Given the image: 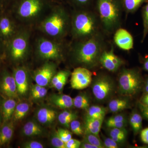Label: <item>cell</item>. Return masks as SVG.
Masks as SVG:
<instances>
[{"mask_svg":"<svg viewBox=\"0 0 148 148\" xmlns=\"http://www.w3.org/2000/svg\"><path fill=\"white\" fill-rule=\"evenodd\" d=\"M105 40L101 32L86 39L73 41L69 47L72 61L78 67L89 70L95 68L100 64L101 54L106 50Z\"/></svg>","mask_w":148,"mask_h":148,"instance_id":"6da1fadb","label":"cell"},{"mask_svg":"<svg viewBox=\"0 0 148 148\" xmlns=\"http://www.w3.org/2000/svg\"><path fill=\"white\" fill-rule=\"evenodd\" d=\"M9 11L20 26L36 28L53 7V0H15Z\"/></svg>","mask_w":148,"mask_h":148,"instance_id":"7a4b0ae2","label":"cell"},{"mask_svg":"<svg viewBox=\"0 0 148 148\" xmlns=\"http://www.w3.org/2000/svg\"><path fill=\"white\" fill-rule=\"evenodd\" d=\"M71 13L61 5H54L36 29L53 39L64 40L70 34Z\"/></svg>","mask_w":148,"mask_h":148,"instance_id":"3957f363","label":"cell"},{"mask_svg":"<svg viewBox=\"0 0 148 148\" xmlns=\"http://www.w3.org/2000/svg\"><path fill=\"white\" fill-rule=\"evenodd\" d=\"M101 32V24L95 10L74 9L71 13L70 34L73 41L86 39Z\"/></svg>","mask_w":148,"mask_h":148,"instance_id":"277c9868","label":"cell"},{"mask_svg":"<svg viewBox=\"0 0 148 148\" xmlns=\"http://www.w3.org/2000/svg\"><path fill=\"white\" fill-rule=\"evenodd\" d=\"M93 6L104 34H114L121 28L124 12L122 0H95Z\"/></svg>","mask_w":148,"mask_h":148,"instance_id":"5b68a950","label":"cell"},{"mask_svg":"<svg viewBox=\"0 0 148 148\" xmlns=\"http://www.w3.org/2000/svg\"><path fill=\"white\" fill-rule=\"evenodd\" d=\"M33 28L21 26L16 34L5 44V57L14 64L23 62L32 48Z\"/></svg>","mask_w":148,"mask_h":148,"instance_id":"8992f818","label":"cell"},{"mask_svg":"<svg viewBox=\"0 0 148 148\" xmlns=\"http://www.w3.org/2000/svg\"><path fill=\"white\" fill-rule=\"evenodd\" d=\"M69 47L64 40L53 39L43 34L36 39L34 46L38 58L53 62L62 61Z\"/></svg>","mask_w":148,"mask_h":148,"instance_id":"52a82bcc","label":"cell"},{"mask_svg":"<svg viewBox=\"0 0 148 148\" xmlns=\"http://www.w3.org/2000/svg\"><path fill=\"white\" fill-rule=\"evenodd\" d=\"M118 84L121 95L129 97L136 95L144 84L140 70L136 68L122 69L119 75Z\"/></svg>","mask_w":148,"mask_h":148,"instance_id":"ba28073f","label":"cell"},{"mask_svg":"<svg viewBox=\"0 0 148 148\" xmlns=\"http://www.w3.org/2000/svg\"><path fill=\"white\" fill-rule=\"evenodd\" d=\"M115 85L113 80L109 76H98L93 82L92 90L95 99L98 101H106L113 93Z\"/></svg>","mask_w":148,"mask_h":148,"instance_id":"9c48e42d","label":"cell"},{"mask_svg":"<svg viewBox=\"0 0 148 148\" xmlns=\"http://www.w3.org/2000/svg\"><path fill=\"white\" fill-rule=\"evenodd\" d=\"M21 26L9 11L3 10L0 16V38L5 45L16 34Z\"/></svg>","mask_w":148,"mask_h":148,"instance_id":"30bf717a","label":"cell"},{"mask_svg":"<svg viewBox=\"0 0 148 148\" xmlns=\"http://www.w3.org/2000/svg\"><path fill=\"white\" fill-rule=\"evenodd\" d=\"M0 94L5 98H18L13 73L6 69H3L0 73Z\"/></svg>","mask_w":148,"mask_h":148,"instance_id":"8fae6325","label":"cell"},{"mask_svg":"<svg viewBox=\"0 0 148 148\" xmlns=\"http://www.w3.org/2000/svg\"><path fill=\"white\" fill-rule=\"evenodd\" d=\"M57 66L55 62L45 61L42 66L34 72L33 78L36 84L45 87L50 83L57 73Z\"/></svg>","mask_w":148,"mask_h":148,"instance_id":"7c38bea8","label":"cell"},{"mask_svg":"<svg viewBox=\"0 0 148 148\" xmlns=\"http://www.w3.org/2000/svg\"><path fill=\"white\" fill-rule=\"evenodd\" d=\"M92 73L89 69L83 67H77L71 73V86L77 90L86 88L92 82Z\"/></svg>","mask_w":148,"mask_h":148,"instance_id":"4fadbf2b","label":"cell"},{"mask_svg":"<svg viewBox=\"0 0 148 148\" xmlns=\"http://www.w3.org/2000/svg\"><path fill=\"white\" fill-rule=\"evenodd\" d=\"M114 50L112 45L110 50H104L99 61L100 64L105 69L113 73L116 72L124 64V61L115 54Z\"/></svg>","mask_w":148,"mask_h":148,"instance_id":"5bb4252c","label":"cell"},{"mask_svg":"<svg viewBox=\"0 0 148 148\" xmlns=\"http://www.w3.org/2000/svg\"><path fill=\"white\" fill-rule=\"evenodd\" d=\"M13 73L17 87L18 95H25L29 87V73L24 66H18L14 68Z\"/></svg>","mask_w":148,"mask_h":148,"instance_id":"9a60e30c","label":"cell"},{"mask_svg":"<svg viewBox=\"0 0 148 148\" xmlns=\"http://www.w3.org/2000/svg\"><path fill=\"white\" fill-rule=\"evenodd\" d=\"M114 34V42L119 48L125 51H129L133 49V37L127 30L120 28Z\"/></svg>","mask_w":148,"mask_h":148,"instance_id":"2e32d148","label":"cell"},{"mask_svg":"<svg viewBox=\"0 0 148 148\" xmlns=\"http://www.w3.org/2000/svg\"><path fill=\"white\" fill-rule=\"evenodd\" d=\"M16 105V99L14 98H4L3 99L0 107L3 123L11 120Z\"/></svg>","mask_w":148,"mask_h":148,"instance_id":"e0dca14e","label":"cell"},{"mask_svg":"<svg viewBox=\"0 0 148 148\" xmlns=\"http://www.w3.org/2000/svg\"><path fill=\"white\" fill-rule=\"evenodd\" d=\"M57 116V112L53 109L44 107L37 111L36 118L38 121L44 125L52 124Z\"/></svg>","mask_w":148,"mask_h":148,"instance_id":"ac0fdd59","label":"cell"},{"mask_svg":"<svg viewBox=\"0 0 148 148\" xmlns=\"http://www.w3.org/2000/svg\"><path fill=\"white\" fill-rule=\"evenodd\" d=\"M14 132V122L12 120L3 123L0 127V147L10 143Z\"/></svg>","mask_w":148,"mask_h":148,"instance_id":"d6986e66","label":"cell"},{"mask_svg":"<svg viewBox=\"0 0 148 148\" xmlns=\"http://www.w3.org/2000/svg\"><path fill=\"white\" fill-rule=\"evenodd\" d=\"M49 101L52 104L59 108L69 109L73 106V99L69 95L53 94L50 96Z\"/></svg>","mask_w":148,"mask_h":148,"instance_id":"ffe728a7","label":"cell"},{"mask_svg":"<svg viewBox=\"0 0 148 148\" xmlns=\"http://www.w3.org/2000/svg\"><path fill=\"white\" fill-rule=\"evenodd\" d=\"M104 119L85 117L84 132H90L99 136Z\"/></svg>","mask_w":148,"mask_h":148,"instance_id":"44dd1931","label":"cell"},{"mask_svg":"<svg viewBox=\"0 0 148 148\" xmlns=\"http://www.w3.org/2000/svg\"><path fill=\"white\" fill-rule=\"evenodd\" d=\"M22 133L27 137L40 136L44 133V130L38 123L34 121H29L24 125Z\"/></svg>","mask_w":148,"mask_h":148,"instance_id":"7402d4cb","label":"cell"},{"mask_svg":"<svg viewBox=\"0 0 148 148\" xmlns=\"http://www.w3.org/2000/svg\"><path fill=\"white\" fill-rule=\"evenodd\" d=\"M130 103L127 99L117 98L110 101L108 104L109 110L113 113L119 112L125 109L129 108Z\"/></svg>","mask_w":148,"mask_h":148,"instance_id":"603a6c76","label":"cell"},{"mask_svg":"<svg viewBox=\"0 0 148 148\" xmlns=\"http://www.w3.org/2000/svg\"><path fill=\"white\" fill-rule=\"evenodd\" d=\"M124 12L127 14L135 13L148 0H122Z\"/></svg>","mask_w":148,"mask_h":148,"instance_id":"cb8c5ba5","label":"cell"},{"mask_svg":"<svg viewBox=\"0 0 148 148\" xmlns=\"http://www.w3.org/2000/svg\"><path fill=\"white\" fill-rule=\"evenodd\" d=\"M30 110L28 103L22 102L17 104L11 120L14 123L19 121L27 115Z\"/></svg>","mask_w":148,"mask_h":148,"instance_id":"d4e9b609","label":"cell"},{"mask_svg":"<svg viewBox=\"0 0 148 148\" xmlns=\"http://www.w3.org/2000/svg\"><path fill=\"white\" fill-rule=\"evenodd\" d=\"M109 135L118 144H121L125 142L127 138V132L125 127L124 128H110Z\"/></svg>","mask_w":148,"mask_h":148,"instance_id":"484cf974","label":"cell"},{"mask_svg":"<svg viewBox=\"0 0 148 148\" xmlns=\"http://www.w3.org/2000/svg\"><path fill=\"white\" fill-rule=\"evenodd\" d=\"M107 112V109L103 106H91L86 110V114L85 117L93 119H104Z\"/></svg>","mask_w":148,"mask_h":148,"instance_id":"4316f807","label":"cell"},{"mask_svg":"<svg viewBox=\"0 0 148 148\" xmlns=\"http://www.w3.org/2000/svg\"><path fill=\"white\" fill-rule=\"evenodd\" d=\"M129 123L135 135L141 131L143 126V117L140 114L134 111L130 117Z\"/></svg>","mask_w":148,"mask_h":148,"instance_id":"83f0119b","label":"cell"},{"mask_svg":"<svg viewBox=\"0 0 148 148\" xmlns=\"http://www.w3.org/2000/svg\"><path fill=\"white\" fill-rule=\"evenodd\" d=\"M73 106L78 109L86 110L90 107V100L86 93H82L73 99Z\"/></svg>","mask_w":148,"mask_h":148,"instance_id":"f1b7e54d","label":"cell"},{"mask_svg":"<svg viewBox=\"0 0 148 148\" xmlns=\"http://www.w3.org/2000/svg\"><path fill=\"white\" fill-rule=\"evenodd\" d=\"M83 141L95 146L98 148H105L103 143L99 136L90 132H84Z\"/></svg>","mask_w":148,"mask_h":148,"instance_id":"f546056e","label":"cell"},{"mask_svg":"<svg viewBox=\"0 0 148 148\" xmlns=\"http://www.w3.org/2000/svg\"><path fill=\"white\" fill-rule=\"evenodd\" d=\"M74 9L90 8L93 5L95 0H67Z\"/></svg>","mask_w":148,"mask_h":148,"instance_id":"4dcf8cb0","label":"cell"},{"mask_svg":"<svg viewBox=\"0 0 148 148\" xmlns=\"http://www.w3.org/2000/svg\"><path fill=\"white\" fill-rule=\"evenodd\" d=\"M142 18H143V31L141 42H143L148 34V2L142 8Z\"/></svg>","mask_w":148,"mask_h":148,"instance_id":"1f68e13d","label":"cell"},{"mask_svg":"<svg viewBox=\"0 0 148 148\" xmlns=\"http://www.w3.org/2000/svg\"><path fill=\"white\" fill-rule=\"evenodd\" d=\"M70 127L72 132L77 135L80 136L84 133V128L82 127L81 123L77 119L71 122Z\"/></svg>","mask_w":148,"mask_h":148,"instance_id":"d6a6232c","label":"cell"},{"mask_svg":"<svg viewBox=\"0 0 148 148\" xmlns=\"http://www.w3.org/2000/svg\"><path fill=\"white\" fill-rule=\"evenodd\" d=\"M56 131L58 137L64 143H66L72 138V132L68 130L58 128Z\"/></svg>","mask_w":148,"mask_h":148,"instance_id":"836d02e7","label":"cell"},{"mask_svg":"<svg viewBox=\"0 0 148 148\" xmlns=\"http://www.w3.org/2000/svg\"><path fill=\"white\" fill-rule=\"evenodd\" d=\"M51 143L54 148H66V143H64L58 137L56 131L53 133L51 138Z\"/></svg>","mask_w":148,"mask_h":148,"instance_id":"e575fe53","label":"cell"},{"mask_svg":"<svg viewBox=\"0 0 148 148\" xmlns=\"http://www.w3.org/2000/svg\"><path fill=\"white\" fill-rule=\"evenodd\" d=\"M122 121H127L126 117L124 115L122 114H119L116 115L109 118L106 121V125H108L109 124L114 123L120 122Z\"/></svg>","mask_w":148,"mask_h":148,"instance_id":"d590c367","label":"cell"},{"mask_svg":"<svg viewBox=\"0 0 148 148\" xmlns=\"http://www.w3.org/2000/svg\"><path fill=\"white\" fill-rule=\"evenodd\" d=\"M22 147L24 148H43V144L36 141H29L25 142L23 144Z\"/></svg>","mask_w":148,"mask_h":148,"instance_id":"8d00e7d4","label":"cell"},{"mask_svg":"<svg viewBox=\"0 0 148 148\" xmlns=\"http://www.w3.org/2000/svg\"><path fill=\"white\" fill-rule=\"evenodd\" d=\"M103 143L105 148H117L118 147V143L115 142L110 138H104Z\"/></svg>","mask_w":148,"mask_h":148,"instance_id":"74e56055","label":"cell"},{"mask_svg":"<svg viewBox=\"0 0 148 148\" xmlns=\"http://www.w3.org/2000/svg\"><path fill=\"white\" fill-rule=\"evenodd\" d=\"M81 142L76 139L71 138L66 143V148H79L80 147Z\"/></svg>","mask_w":148,"mask_h":148,"instance_id":"f35d334b","label":"cell"},{"mask_svg":"<svg viewBox=\"0 0 148 148\" xmlns=\"http://www.w3.org/2000/svg\"><path fill=\"white\" fill-rule=\"evenodd\" d=\"M58 119L59 123L63 126H65L67 128L70 127V123H71V122L73 121L71 120L66 118L61 113L58 115Z\"/></svg>","mask_w":148,"mask_h":148,"instance_id":"ab89813d","label":"cell"},{"mask_svg":"<svg viewBox=\"0 0 148 148\" xmlns=\"http://www.w3.org/2000/svg\"><path fill=\"white\" fill-rule=\"evenodd\" d=\"M47 89L45 87H42L38 92L32 96V97L35 99H41L46 96L47 94Z\"/></svg>","mask_w":148,"mask_h":148,"instance_id":"60d3db41","label":"cell"},{"mask_svg":"<svg viewBox=\"0 0 148 148\" xmlns=\"http://www.w3.org/2000/svg\"><path fill=\"white\" fill-rule=\"evenodd\" d=\"M61 113L63 114V115L66 118L71 120V121L77 119L78 118L77 114L76 113L74 112H73L64 111V112H62Z\"/></svg>","mask_w":148,"mask_h":148,"instance_id":"b9f144b4","label":"cell"},{"mask_svg":"<svg viewBox=\"0 0 148 148\" xmlns=\"http://www.w3.org/2000/svg\"><path fill=\"white\" fill-rule=\"evenodd\" d=\"M139 108L143 116L148 121V106H145L140 102L139 103Z\"/></svg>","mask_w":148,"mask_h":148,"instance_id":"7bdbcfd3","label":"cell"},{"mask_svg":"<svg viewBox=\"0 0 148 148\" xmlns=\"http://www.w3.org/2000/svg\"><path fill=\"white\" fill-rule=\"evenodd\" d=\"M140 138L143 143L148 145V127L140 131Z\"/></svg>","mask_w":148,"mask_h":148,"instance_id":"ee69618b","label":"cell"},{"mask_svg":"<svg viewBox=\"0 0 148 148\" xmlns=\"http://www.w3.org/2000/svg\"><path fill=\"white\" fill-rule=\"evenodd\" d=\"M127 125V121H122L120 122L114 123L106 125L110 128H124Z\"/></svg>","mask_w":148,"mask_h":148,"instance_id":"f6af8a7d","label":"cell"},{"mask_svg":"<svg viewBox=\"0 0 148 148\" xmlns=\"http://www.w3.org/2000/svg\"><path fill=\"white\" fill-rule=\"evenodd\" d=\"M42 87L43 86H41L39 85L36 84L32 85V88H31V90L32 96H33V95H34V94H36V93H37V92H38V91L41 89L42 88Z\"/></svg>","mask_w":148,"mask_h":148,"instance_id":"bcb514c9","label":"cell"},{"mask_svg":"<svg viewBox=\"0 0 148 148\" xmlns=\"http://www.w3.org/2000/svg\"><path fill=\"white\" fill-rule=\"evenodd\" d=\"M5 45L2 40L0 38V59L5 57Z\"/></svg>","mask_w":148,"mask_h":148,"instance_id":"7dc6e473","label":"cell"},{"mask_svg":"<svg viewBox=\"0 0 148 148\" xmlns=\"http://www.w3.org/2000/svg\"><path fill=\"white\" fill-rule=\"evenodd\" d=\"M80 148H98L95 146L91 145L90 143H86V142H83L81 143Z\"/></svg>","mask_w":148,"mask_h":148,"instance_id":"c3c4849f","label":"cell"},{"mask_svg":"<svg viewBox=\"0 0 148 148\" xmlns=\"http://www.w3.org/2000/svg\"><path fill=\"white\" fill-rule=\"evenodd\" d=\"M141 103L145 106H148V93H145L141 99Z\"/></svg>","mask_w":148,"mask_h":148,"instance_id":"681fc988","label":"cell"},{"mask_svg":"<svg viewBox=\"0 0 148 148\" xmlns=\"http://www.w3.org/2000/svg\"><path fill=\"white\" fill-rule=\"evenodd\" d=\"M143 69L148 72V56L143 59Z\"/></svg>","mask_w":148,"mask_h":148,"instance_id":"f907efd6","label":"cell"},{"mask_svg":"<svg viewBox=\"0 0 148 148\" xmlns=\"http://www.w3.org/2000/svg\"><path fill=\"white\" fill-rule=\"evenodd\" d=\"M14 1H15V0H3L4 8V5H5V4L6 3H9L10 2L13 3Z\"/></svg>","mask_w":148,"mask_h":148,"instance_id":"816d5d0a","label":"cell"},{"mask_svg":"<svg viewBox=\"0 0 148 148\" xmlns=\"http://www.w3.org/2000/svg\"><path fill=\"white\" fill-rule=\"evenodd\" d=\"M0 9L4 10L3 4V0H0Z\"/></svg>","mask_w":148,"mask_h":148,"instance_id":"f5cc1de1","label":"cell"},{"mask_svg":"<svg viewBox=\"0 0 148 148\" xmlns=\"http://www.w3.org/2000/svg\"><path fill=\"white\" fill-rule=\"evenodd\" d=\"M3 124V119L2 117L1 114V112H0V127Z\"/></svg>","mask_w":148,"mask_h":148,"instance_id":"db71d44e","label":"cell"},{"mask_svg":"<svg viewBox=\"0 0 148 148\" xmlns=\"http://www.w3.org/2000/svg\"><path fill=\"white\" fill-rule=\"evenodd\" d=\"M3 98H2L1 95L0 94V107H1V104L3 100Z\"/></svg>","mask_w":148,"mask_h":148,"instance_id":"11a10c76","label":"cell"},{"mask_svg":"<svg viewBox=\"0 0 148 148\" xmlns=\"http://www.w3.org/2000/svg\"><path fill=\"white\" fill-rule=\"evenodd\" d=\"M3 10H2L1 9H0V16H1V14Z\"/></svg>","mask_w":148,"mask_h":148,"instance_id":"9f6ffc18","label":"cell"},{"mask_svg":"<svg viewBox=\"0 0 148 148\" xmlns=\"http://www.w3.org/2000/svg\"><path fill=\"white\" fill-rule=\"evenodd\" d=\"M54 1H61V0H54Z\"/></svg>","mask_w":148,"mask_h":148,"instance_id":"6f0895ef","label":"cell"},{"mask_svg":"<svg viewBox=\"0 0 148 148\" xmlns=\"http://www.w3.org/2000/svg\"><path fill=\"white\" fill-rule=\"evenodd\" d=\"M0 60H1V59H0ZM0 66H1V61H0Z\"/></svg>","mask_w":148,"mask_h":148,"instance_id":"680465c9","label":"cell"}]
</instances>
